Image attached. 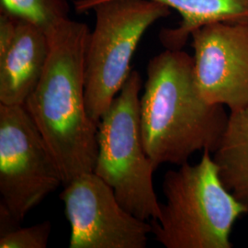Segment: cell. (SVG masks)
Returning a JSON list of instances; mask_svg holds the SVG:
<instances>
[{
    "mask_svg": "<svg viewBox=\"0 0 248 248\" xmlns=\"http://www.w3.org/2000/svg\"><path fill=\"white\" fill-rule=\"evenodd\" d=\"M87 24L65 19L47 33L45 70L24 107L56 161L62 185L94 172L98 157V124L87 112L85 55Z\"/></svg>",
    "mask_w": 248,
    "mask_h": 248,
    "instance_id": "1",
    "label": "cell"
},
{
    "mask_svg": "<svg viewBox=\"0 0 248 248\" xmlns=\"http://www.w3.org/2000/svg\"><path fill=\"white\" fill-rule=\"evenodd\" d=\"M140 111L143 147L156 169L184 165L199 151L213 153L229 120L224 106L202 97L194 58L182 50L166 49L149 61Z\"/></svg>",
    "mask_w": 248,
    "mask_h": 248,
    "instance_id": "2",
    "label": "cell"
},
{
    "mask_svg": "<svg viewBox=\"0 0 248 248\" xmlns=\"http://www.w3.org/2000/svg\"><path fill=\"white\" fill-rule=\"evenodd\" d=\"M204 150L196 165L188 162L166 173V203L152 220V233L166 248H232L231 232L248 209L222 184L218 169Z\"/></svg>",
    "mask_w": 248,
    "mask_h": 248,
    "instance_id": "3",
    "label": "cell"
},
{
    "mask_svg": "<svg viewBox=\"0 0 248 248\" xmlns=\"http://www.w3.org/2000/svg\"><path fill=\"white\" fill-rule=\"evenodd\" d=\"M74 6L78 12L96 14L85 55V101L89 118L98 125L132 72L142 36L170 9L155 0H75Z\"/></svg>",
    "mask_w": 248,
    "mask_h": 248,
    "instance_id": "4",
    "label": "cell"
},
{
    "mask_svg": "<svg viewBox=\"0 0 248 248\" xmlns=\"http://www.w3.org/2000/svg\"><path fill=\"white\" fill-rule=\"evenodd\" d=\"M142 78L132 70L98 125L94 173L110 186L126 211L142 221L158 220L161 203L153 174L156 167L144 150L141 131Z\"/></svg>",
    "mask_w": 248,
    "mask_h": 248,
    "instance_id": "5",
    "label": "cell"
},
{
    "mask_svg": "<svg viewBox=\"0 0 248 248\" xmlns=\"http://www.w3.org/2000/svg\"><path fill=\"white\" fill-rule=\"evenodd\" d=\"M62 184L60 169L26 108L0 104L1 232L16 229Z\"/></svg>",
    "mask_w": 248,
    "mask_h": 248,
    "instance_id": "6",
    "label": "cell"
},
{
    "mask_svg": "<svg viewBox=\"0 0 248 248\" xmlns=\"http://www.w3.org/2000/svg\"><path fill=\"white\" fill-rule=\"evenodd\" d=\"M60 198L71 226L70 248H144L152 225L126 211L94 172L64 185Z\"/></svg>",
    "mask_w": 248,
    "mask_h": 248,
    "instance_id": "7",
    "label": "cell"
},
{
    "mask_svg": "<svg viewBox=\"0 0 248 248\" xmlns=\"http://www.w3.org/2000/svg\"><path fill=\"white\" fill-rule=\"evenodd\" d=\"M199 91L234 112L248 107V20L218 21L191 33Z\"/></svg>",
    "mask_w": 248,
    "mask_h": 248,
    "instance_id": "8",
    "label": "cell"
},
{
    "mask_svg": "<svg viewBox=\"0 0 248 248\" xmlns=\"http://www.w3.org/2000/svg\"><path fill=\"white\" fill-rule=\"evenodd\" d=\"M48 53L45 31L18 18L15 39L0 57V104L24 106L42 78Z\"/></svg>",
    "mask_w": 248,
    "mask_h": 248,
    "instance_id": "9",
    "label": "cell"
},
{
    "mask_svg": "<svg viewBox=\"0 0 248 248\" xmlns=\"http://www.w3.org/2000/svg\"><path fill=\"white\" fill-rule=\"evenodd\" d=\"M180 14L175 29H164L160 41L166 49L181 50L196 29L218 21L248 20V0H155Z\"/></svg>",
    "mask_w": 248,
    "mask_h": 248,
    "instance_id": "10",
    "label": "cell"
},
{
    "mask_svg": "<svg viewBox=\"0 0 248 248\" xmlns=\"http://www.w3.org/2000/svg\"><path fill=\"white\" fill-rule=\"evenodd\" d=\"M213 159L222 184L248 211V107L229 114Z\"/></svg>",
    "mask_w": 248,
    "mask_h": 248,
    "instance_id": "11",
    "label": "cell"
},
{
    "mask_svg": "<svg viewBox=\"0 0 248 248\" xmlns=\"http://www.w3.org/2000/svg\"><path fill=\"white\" fill-rule=\"evenodd\" d=\"M1 9L47 34L68 18L67 0H0Z\"/></svg>",
    "mask_w": 248,
    "mask_h": 248,
    "instance_id": "12",
    "label": "cell"
},
{
    "mask_svg": "<svg viewBox=\"0 0 248 248\" xmlns=\"http://www.w3.org/2000/svg\"><path fill=\"white\" fill-rule=\"evenodd\" d=\"M51 233L50 222L17 228L1 234L0 248H45Z\"/></svg>",
    "mask_w": 248,
    "mask_h": 248,
    "instance_id": "13",
    "label": "cell"
},
{
    "mask_svg": "<svg viewBox=\"0 0 248 248\" xmlns=\"http://www.w3.org/2000/svg\"><path fill=\"white\" fill-rule=\"evenodd\" d=\"M18 18L0 10V57L8 52L12 45L18 27Z\"/></svg>",
    "mask_w": 248,
    "mask_h": 248,
    "instance_id": "14",
    "label": "cell"
}]
</instances>
